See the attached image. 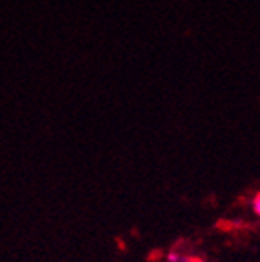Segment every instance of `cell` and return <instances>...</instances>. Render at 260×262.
I'll return each instance as SVG.
<instances>
[{
    "mask_svg": "<svg viewBox=\"0 0 260 262\" xmlns=\"http://www.w3.org/2000/svg\"><path fill=\"white\" fill-rule=\"evenodd\" d=\"M251 208H253V211H255V215H256V217H260V191L256 193L255 196H253Z\"/></svg>",
    "mask_w": 260,
    "mask_h": 262,
    "instance_id": "2",
    "label": "cell"
},
{
    "mask_svg": "<svg viewBox=\"0 0 260 262\" xmlns=\"http://www.w3.org/2000/svg\"><path fill=\"white\" fill-rule=\"evenodd\" d=\"M184 262H206V260H204V258H199V257H186Z\"/></svg>",
    "mask_w": 260,
    "mask_h": 262,
    "instance_id": "3",
    "label": "cell"
},
{
    "mask_svg": "<svg viewBox=\"0 0 260 262\" xmlns=\"http://www.w3.org/2000/svg\"><path fill=\"white\" fill-rule=\"evenodd\" d=\"M186 260V257H184V255H180L179 251H169V253H167V262H184Z\"/></svg>",
    "mask_w": 260,
    "mask_h": 262,
    "instance_id": "1",
    "label": "cell"
}]
</instances>
